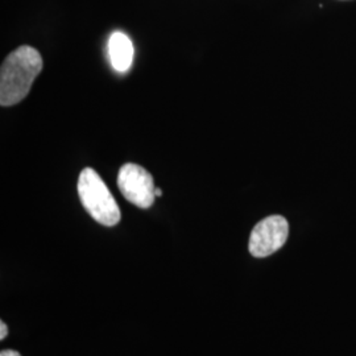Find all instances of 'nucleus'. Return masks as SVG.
Masks as SVG:
<instances>
[{
    "instance_id": "2",
    "label": "nucleus",
    "mask_w": 356,
    "mask_h": 356,
    "mask_svg": "<svg viewBox=\"0 0 356 356\" xmlns=\"http://www.w3.org/2000/svg\"><path fill=\"white\" fill-rule=\"evenodd\" d=\"M76 189L82 206L98 223L107 227L119 223V206L104 181L92 168H85L81 172Z\"/></svg>"
},
{
    "instance_id": "4",
    "label": "nucleus",
    "mask_w": 356,
    "mask_h": 356,
    "mask_svg": "<svg viewBox=\"0 0 356 356\" xmlns=\"http://www.w3.org/2000/svg\"><path fill=\"white\" fill-rule=\"evenodd\" d=\"M288 235L289 223L284 216H267L252 229L248 250L254 257H267L280 250L286 242Z\"/></svg>"
},
{
    "instance_id": "7",
    "label": "nucleus",
    "mask_w": 356,
    "mask_h": 356,
    "mask_svg": "<svg viewBox=\"0 0 356 356\" xmlns=\"http://www.w3.org/2000/svg\"><path fill=\"white\" fill-rule=\"evenodd\" d=\"M0 356H22L17 351H13V350H3L0 353Z\"/></svg>"
},
{
    "instance_id": "8",
    "label": "nucleus",
    "mask_w": 356,
    "mask_h": 356,
    "mask_svg": "<svg viewBox=\"0 0 356 356\" xmlns=\"http://www.w3.org/2000/svg\"><path fill=\"white\" fill-rule=\"evenodd\" d=\"M154 194H156V197H161V195H163V191H161V189L156 188V191H154Z\"/></svg>"
},
{
    "instance_id": "6",
    "label": "nucleus",
    "mask_w": 356,
    "mask_h": 356,
    "mask_svg": "<svg viewBox=\"0 0 356 356\" xmlns=\"http://www.w3.org/2000/svg\"><path fill=\"white\" fill-rule=\"evenodd\" d=\"M7 335H8V327H7V325L1 321V322H0V339H1V341L6 339Z\"/></svg>"
},
{
    "instance_id": "1",
    "label": "nucleus",
    "mask_w": 356,
    "mask_h": 356,
    "mask_svg": "<svg viewBox=\"0 0 356 356\" xmlns=\"http://www.w3.org/2000/svg\"><path fill=\"white\" fill-rule=\"evenodd\" d=\"M42 70L40 51L23 45L10 53L0 67V104L10 107L22 102Z\"/></svg>"
},
{
    "instance_id": "5",
    "label": "nucleus",
    "mask_w": 356,
    "mask_h": 356,
    "mask_svg": "<svg viewBox=\"0 0 356 356\" xmlns=\"http://www.w3.org/2000/svg\"><path fill=\"white\" fill-rule=\"evenodd\" d=\"M134 44L126 33L116 31L108 40L110 63L118 73H127L134 63Z\"/></svg>"
},
{
    "instance_id": "3",
    "label": "nucleus",
    "mask_w": 356,
    "mask_h": 356,
    "mask_svg": "<svg viewBox=\"0 0 356 356\" xmlns=\"http://www.w3.org/2000/svg\"><path fill=\"white\" fill-rule=\"evenodd\" d=\"M118 188L123 197L140 209H149L154 202V181L152 175L143 166L128 163L120 168Z\"/></svg>"
}]
</instances>
